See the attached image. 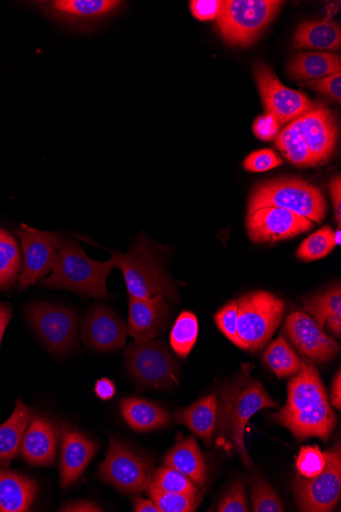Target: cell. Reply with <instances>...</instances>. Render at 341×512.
<instances>
[{"mask_svg": "<svg viewBox=\"0 0 341 512\" xmlns=\"http://www.w3.org/2000/svg\"><path fill=\"white\" fill-rule=\"evenodd\" d=\"M286 405L272 414L273 421L299 440L316 437L327 442L336 424V415L319 371L308 358L302 359L299 374L288 384Z\"/></svg>", "mask_w": 341, "mask_h": 512, "instance_id": "cell-1", "label": "cell"}, {"mask_svg": "<svg viewBox=\"0 0 341 512\" xmlns=\"http://www.w3.org/2000/svg\"><path fill=\"white\" fill-rule=\"evenodd\" d=\"M253 365H243L239 374L220 391L216 437L218 446L234 450L247 468L253 461L245 442V431L251 418L261 409L277 408L262 383L253 379Z\"/></svg>", "mask_w": 341, "mask_h": 512, "instance_id": "cell-2", "label": "cell"}, {"mask_svg": "<svg viewBox=\"0 0 341 512\" xmlns=\"http://www.w3.org/2000/svg\"><path fill=\"white\" fill-rule=\"evenodd\" d=\"M115 267L114 259L91 260L78 243L66 239L60 247L52 275L43 279L40 286L71 291L83 298L111 299L107 279Z\"/></svg>", "mask_w": 341, "mask_h": 512, "instance_id": "cell-3", "label": "cell"}, {"mask_svg": "<svg viewBox=\"0 0 341 512\" xmlns=\"http://www.w3.org/2000/svg\"><path fill=\"white\" fill-rule=\"evenodd\" d=\"M108 251L116 267L123 272L129 297L151 299L163 296L174 303L178 302L174 281L148 240L140 239L125 254Z\"/></svg>", "mask_w": 341, "mask_h": 512, "instance_id": "cell-4", "label": "cell"}, {"mask_svg": "<svg viewBox=\"0 0 341 512\" xmlns=\"http://www.w3.org/2000/svg\"><path fill=\"white\" fill-rule=\"evenodd\" d=\"M262 207L284 208L316 223L322 222L327 212L322 192L300 178H279L257 185L249 211Z\"/></svg>", "mask_w": 341, "mask_h": 512, "instance_id": "cell-5", "label": "cell"}, {"mask_svg": "<svg viewBox=\"0 0 341 512\" xmlns=\"http://www.w3.org/2000/svg\"><path fill=\"white\" fill-rule=\"evenodd\" d=\"M237 302V333L243 350L263 349L282 321L285 302L275 295L258 291L242 296Z\"/></svg>", "mask_w": 341, "mask_h": 512, "instance_id": "cell-6", "label": "cell"}, {"mask_svg": "<svg viewBox=\"0 0 341 512\" xmlns=\"http://www.w3.org/2000/svg\"><path fill=\"white\" fill-rule=\"evenodd\" d=\"M282 4L278 0H226L217 19L218 31L227 43L248 46L274 20Z\"/></svg>", "mask_w": 341, "mask_h": 512, "instance_id": "cell-7", "label": "cell"}, {"mask_svg": "<svg viewBox=\"0 0 341 512\" xmlns=\"http://www.w3.org/2000/svg\"><path fill=\"white\" fill-rule=\"evenodd\" d=\"M131 377L148 389H168L178 385L180 368L165 343H133L125 349Z\"/></svg>", "mask_w": 341, "mask_h": 512, "instance_id": "cell-8", "label": "cell"}, {"mask_svg": "<svg viewBox=\"0 0 341 512\" xmlns=\"http://www.w3.org/2000/svg\"><path fill=\"white\" fill-rule=\"evenodd\" d=\"M99 470L101 478L121 493L137 495L148 488L154 473V461L111 438L109 451Z\"/></svg>", "mask_w": 341, "mask_h": 512, "instance_id": "cell-9", "label": "cell"}, {"mask_svg": "<svg viewBox=\"0 0 341 512\" xmlns=\"http://www.w3.org/2000/svg\"><path fill=\"white\" fill-rule=\"evenodd\" d=\"M326 464L323 472L314 478L297 475L294 490L298 507L305 512L332 511L341 493V448L338 441L324 452Z\"/></svg>", "mask_w": 341, "mask_h": 512, "instance_id": "cell-10", "label": "cell"}, {"mask_svg": "<svg viewBox=\"0 0 341 512\" xmlns=\"http://www.w3.org/2000/svg\"><path fill=\"white\" fill-rule=\"evenodd\" d=\"M22 244L24 265L19 289L25 290L53 270L63 237L57 232L40 231L22 224L17 231Z\"/></svg>", "mask_w": 341, "mask_h": 512, "instance_id": "cell-11", "label": "cell"}, {"mask_svg": "<svg viewBox=\"0 0 341 512\" xmlns=\"http://www.w3.org/2000/svg\"><path fill=\"white\" fill-rule=\"evenodd\" d=\"M254 73L266 112L274 116L280 126L313 109L305 93L284 86L266 63L258 62Z\"/></svg>", "mask_w": 341, "mask_h": 512, "instance_id": "cell-12", "label": "cell"}, {"mask_svg": "<svg viewBox=\"0 0 341 512\" xmlns=\"http://www.w3.org/2000/svg\"><path fill=\"white\" fill-rule=\"evenodd\" d=\"M28 317L48 349L58 354L70 351L77 342V317L65 307L48 303L32 305Z\"/></svg>", "mask_w": 341, "mask_h": 512, "instance_id": "cell-13", "label": "cell"}, {"mask_svg": "<svg viewBox=\"0 0 341 512\" xmlns=\"http://www.w3.org/2000/svg\"><path fill=\"white\" fill-rule=\"evenodd\" d=\"M313 227L303 216L279 207H262L248 212L247 229L255 243H276L297 237Z\"/></svg>", "mask_w": 341, "mask_h": 512, "instance_id": "cell-14", "label": "cell"}, {"mask_svg": "<svg viewBox=\"0 0 341 512\" xmlns=\"http://www.w3.org/2000/svg\"><path fill=\"white\" fill-rule=\"evenodd\" d=\"M283 331L289 341L310 360L327 362L340 351L339 344L328 337L305 312L291 313L286 319Z\"/></svg>", "mask_w": 341, "mask_h": 512, "instance_id": "cell-15", "label": "cell"}, {"mask_svg": "<svg viewBox=\"0 0 341 512\" xmlns=\"http://www.w3.org/2000/svg\"><path fill=\"white\" fill-rule=\"evenodd\" d=\"M121 4L117 0H51L38 3L43 13L51 19L80 30H89Z\"/></svg>", "mask_w": 341, "mask_h": 512, "instance_id": "cell-16", "label": "cell"}, {"mask_svg": "<svg viewBox=\"0 0 341 512\" xmlns=\"http://www.w3.org/2000/svg\"><path fill=\"white\" fill-rule=\"evenodd\" d=\"M125 322L109 307L96 304L89 309L82 329L84 344L97 351H118L125 346Z\"/></svg>", "mask_w": 341, "mask_h": 512, "instance_id": "cell-17", "label": "cell"}, {"mask_svg": "<svg viewBox=\"0 0 341 512\" xmlns=\"http://www.w3.org/2000/svg\"><path fill=\"white\" fill-rule=\"evenodd\" d=\"M172 315L163 296L151 299L129 297V334L137 343L150 342L166 332Z\"/></svg>", "mask_w": 341, "mask_h": 512, "instance_id": "cell-18", "label": "cell"}, {"mask_svg": "<svg viewBox=\"0 0 341 512\" xmlns=\"http://www.w3.org/2000/svg\"><path fill=\"white\" fill-rule=\"evenodd\" d=\"M305 142L318 165L332 156L336 144V126L330 110L324 105L313 107L300 117Z\"/></svg>", "mask_w": 341, "mask_h": 512, "instance_id": "cell-19", "label": "cell"}, {"mask_svg": "<svg viewBox=\"0 0 341 512\" xmlns=\"http://www.w3.org/2000/svg\"><path fill=\"white\" fill-rule=\"evenodd\" d=\"M61 431V485L68 488L84 474L100 446L77 430L64 427Z\"/></svg>", "mask_w": 341, "mask_h": 512, "instance_id": "cell-20", "label": "cell"}, {"mask_svg": "<svg viewBox=\"0 0 341 512\" xmlns=\"http://www.w3.org/2000/svg\"><path fill=\"white\" fill-rule=\"evenodd\" d=\"M58 430L43 416L32 418L21 444V454L32 465H54L57 457Z\"/></svg>", "mask_w": 341, "mask_h": 512, "instance_id": "cell-21", "label": "cell"}, {"mask_svg": "<svg viewBox=\"0 0 341 512\" xmlns=\"http://www.w3.org/2000/svg\"><path fill=\"white\" fill-rule=\"evenodd\" d=\"M164 464L188 477L199 488H204L207 468L196 437L182 438L178 435L175 446L165 456Z\"/></svg>", "mask_w": 341, "mask_h": 512, "instance_id": "cell-22", "label": "cell"}, {"mask_svg": "<svg viewBox=\"0 0 341 512\" xmlns=\"http://www.w3.org/2000/svg\"><path fill=\"white\" fill-rule=\"evenodd\" d=\"M217 416L218 399L216 395H210L189 407L178 409L174 414V421L190 429L208 446H212Z\"/></svg>", "mask_w": 341, "mask_h": 512, "instance_id": "cell-23", "label": "cell"}, {"mask_svg": "<svg viewBox=\"0 0 341 512\" xmlns=\"http://www.w3.org/2000/svg\"><path fill=\"white\" fill-rule=\"evenodd\" d=\"M120 408L125 422L138 433L158 431L171 423L169 412L148 400L126 398L121 401Z\"/></svg>", "mask_w": 341, "mask_h": 512, "instance_id": "cell-24", "label": "cell"}, {"mask_svg": "<svg viewBox=\"0 0 341 512\" xmlns=\"http://www.w3.org/2000/svg\"><path fill=\"white\" fill-rule=\"evenodd\" d=\"M37 493L34 480L0 470V512L29 511Z\"/></svg>", "mask_w": 341, "mask_h": 512, "instance_id": "cell-25", "label": "cell"}, {"mask_svg": "<svg viewBox=\"0 0 341 512\" xmlns=\"http://www.w3.org/2000/svg\"><path fill=\"white\" fill-rule=\"evenodd\" d=\"M34 411L18 400L9 420L0 426V465L9 467L19 454L24 434L32 421Z\"/></svg>", "mask_w": 341, "mask_h": 512, "instance_id": "cell-26", "label": "cell"}, {"mask_svg": "<svg viewBox=\"0 0 341 512\" xmlns=\"http://www.w3.org/2000/svg\"><path fill=\"white\" fill-rule=\"evenodd\" d=\"M340 45V27L330 20L305 22L295 34L296 49L335 52L340 49Z\"/></svg>", "mask_w": 341, "mask_h": 512, "instance_id": "cell-27", "label": "cell"}, {"mask_svg": "<svg viewBox=\"0 0 341 512\" xmlns=\"http://www.w3.org/2000/svg\"><path fill=\"white\" fill-rule=\"evenodd\" d=\"M288 71L295 79H321L341 72V58L331 53H301L291 59Z\"/></svg>", "mask_w": 341, "mask_h": 512, "instance_id": "cell-28", "label": "cell"}, {"mask_svg": "<svg viewBox=\"0 0 341 512\" xmlns=\"http://www.w3.org/2000/svg\"><path fill=\"white\" fill-rule=\"evenodd\" d=\"M276 147L291 164L300 168L318 166L305 142L300 118L288 123L277 135Z\"/></svg>", "mask_w": 341, "mask_h": 512, "instance_id": "cell-29", "label": "cell"}, {"mask_svg": "<svg viewBox=\"0 0 341 512\" xmlns=\"http://www.w3.org/2000/svg\"><path fill=\"white\" fill-rule=\"evenodd\" d=\"M263 361L278 378L296 376L302 368V359L283 337L267 348Z\"/></svg>", "mask_w": 341, "mask_h": 512, "instance_id": "cell-30", "label": "cell"}, {"mask_svg": "<svg viewBox=\"0 0 341 512\" xmlns=\"http://www.w3.org/2000/svg\"><path fill=\"white\" fill-rule=\"evenodd\" d=\"M21 269L18 244L8 231L0 229V288L9 290L16 282Z\"/></svg>", "mask_w": 341, "mask_h": 512, "instance_id": "cell-31", "label": "cell"}, {"mask_svg": "<svg viewBox=\"0 0 341 512\" xmlns=\"http://www.w3.org/2000/svg\"><path fill=\"white\" fill-rule=\"evenodd\" d=\"M199 337V321L196 315L183 311L174 323L170 335V343L174 352L180 358H186Z\"/></svg>", "mask_w": 341, "mask_h": 512, "instance_id": "cell-32", "label": "cell"}, {"mask_svg": "<svg viewBox=\"0 0 341 512\" xmlns=\"http://www.w3.org/2000/svg\"><path fill=\"white\" fill-rule=\"evenodd\" d=\"M307 312L314 316L319 328L324 330L326 321L333 316L341 315L340 286L307 297L303 300Z\"/></svg>", "mask_w": 341, "mask_h": 512, "instance_id": "cell-33", "label": "cell"}, {"mask_svg": "<svg viewBox=\"0 0 341 512\" xmlns=\"http://www.w3.org/2000/svg\"><path fill=\"white\" fill-rule=\"evenodd\" d=\"M148 487L167 493L202 495L200 488L188 477L166 464L154 471Z\"/></svg>", "mask_w": 341, "mask_h": 512, "instance_id": "cell-34", "label": "cell"}, {"mask_svg": "<svg viewBox=\"0 0 341 512\" xmlns=\"http://www.w3.org/2000/svg\"><path fill=\"white\" fill-rule=\"evenodd\" d=\"M160 512H193L202 502V495L167 493L151 487L146 488Z\"/></svg>", "mask_w": 341, "mask_h": 512, "instance_id": "cell-35", "label": "cell"}, {"mask_svg": "<svg viewBox=\"0 0 341 512\" xmlns=\"http://www.w3.org/2000/svg\"><path fill=\"white\" fill-rule=\"evenodd\" d=\"M253 510L255 512H283L284 505L275 489L262 477L250 480Z\"/></svg>", "mask_w": 341, "mask_h": 512, "instance_id": "cell-36", "label": "cell"}, {"mask_svg": "<svg viewBox=\"0 0 341 512\" xmlns=\"http://www.w3.org/2000/svg\"><path fill=\"white\" fill-rule=\"evenodd\" d=\"M335 246L333 230L324 226L301 244L297 255L301 260L315 261L329 255Z\"/></svg>", "mask_w": 341, "mask_h": 512, "instance_id": "cell-37", "label": "cell"}, {"mask_svg": "<svg viewBox=\"0 0 341 512\" xmlns=\"http://www.w3.org/2000/svg\"><path fill=\"white\" fill-rule=\"evenodd\" d=\"M296 464L299 475L314 478L323 472L326 458L318 446H306L301 449Z\"/></svg>", "mask_w": 341, "mask_h": 512, "instance_id": "cell-38", "label": "cell"}, {"mask_svg": "<svg viewBox=\"0 0 341 512\" xmlns=\"http://www.w3.org/2000/svg\"><path fill=\"white\" fill-rule=\"evenodd\" d=\"M216 323L223 335L239 348H243L237 333L238 308L237 302L231 301L215 316Z\"/></svg>", "mask_w": 341, "mask_h": 512, "instance_id": "cell-39", "label": "cell"}, {"mask_svg": "<svg viewBox=\"0 0 341 512\" xmlns=\"http://www.w3.org/2000/svg\"><path fill=\"white\" fill-rule=\"evenodd\" d=\"M249 502L245 486L236 481L219 502L216 511L219 512H248Z\"/></svg>", "mask_w": 341, "mask_h": 512, "instance_id": "cell-40", "label": "cell"}, {"mask_svg": "<svg viewBox=\"0 0 341 512\" xmlns=\"http://www.w3.org/2000/svg\"><path fill=\"white\" fill-rule=\"evenodd\" d=\"M283 164L282 159L272 150L266 149L252 153L243 163L250 172H266Z\"/></svg>", "mask_w": 341, "mask_h": 512, "instance_id": "cell-41", "label": "cell"}, {"mask_svg": "<svg viewBox=\"0 0 341 512\" xmlns=\"http://www.w3.org/2000/svg\"><path fill=\"white\" fill-rule=\"evenodd\" d=\"M190 11L200 21L217 20L224 8V0H191Z\"/></svg>", "mask_w": 341, "mask_h": 512, "instance_id": "cell-42", "label": "cell"}, {"mask_svg": "<svg viewBox=\"0 0 341 512\" xmlns=\"http://www.w3.org/2000/svg\"><path fill=\"white\" fill-rule=\"evenodd\" d=\"M307 85L314 90L323 93L336 103L341 101V72L327 77L309 80Z\"/></svg>", "mask_w": 341, "mask_h": 512, "instance_id": "cell-43", "label": "cell"}, {"mask_svg": "<svg viewBox=\"0 0 341 512\" xmlns=\"http://www.w3.org/2000/svg\"><path fill=\"white\" fill-rule=\"evenodd\" d=\"M279 129V122L274 116L267 113L258 117L253 127L255 135L264 142L273 141L277 137Z\"/></svg>", "mask_w": 341, "mask_h": 512, "instance_id": "cell-44", "label": "cell"}, {"mask_svg": "<svg viewBox=\"0 0 341 512\" xmlns=\"http://www.w3.org/2000/svg\"><path fill=\"white\" fill-rule=\"evenodd\" d=\"M329 190L331 194V200L333 204V209L335 213V219L337 221L338 226L340 227L341 223V178L340 176H336L331 179L329 184Z\"/></svg>", "mask_w": 341, "mask_h": 512, "instance_id": "cell-45", "label": "cell"}, {"mask_svg": "<svg viewBox=\"0 0 341 512\" xmlns=\"http://www.w3.org/2000/svg\"><path fill=\"white\" fill-rule=\"evenodd\" d=\"M94 392L104 401L111 400L116 394V385L111 380L104 378L96 382Z\"/></svg>", "mask_w": 341, "mask_h": 512, "instance_id": "cell-46", "label": "cell"}, {"mask_svg": "<svg viewBox=\"0 0 341 512\" xmlns=\"http://www.w3.org/2000/svg\"><path fill=\"white\" fill-rule=\"evenodd\" d=\"M61 511L66 512H97L103 511L100 506H97L91 501H78L68 503L62 506Z\"/></svg>", "mask_w": 341, "mask_h": 512, "instance_id": "cell-47", "label": "cell"}, {"mask_svg": "<svg viewBox=\"0 0 341 512\" xmlns=\"http://www.w3.org/2000/svg\"><path fill=\"white\" fill-rule=\"evenodd\" d=\"M133 502V511L135 512H160L157 505L151 499H144L140 496H135L132 499Z\"/></svg>", "mask_w": 341, "mask_h": 512, "instance_id": "cell-48", "label": "cell"}, {"mask_svg": "<svg viewBox=\"0 0 341 512\" xmlns=\"http://www.w3.org/2000/svg\"><path fill=\"white\" fill-rule=\"evenodd\" d=\"M12 316L13 314L10 305L0 303V344H2L4 334Z\"/></svg>", "mask_w": 341, "mask_h": 512, "instance_id": "cell-49", "label": "cell"}, {"mask_svg": "<svg viewBox=\"0 0 341 512\" xmlns=\"http://www.w3.org/2000/svg\"><path fill=\"white\" fill-rule=\"evenodd\" d=\"M331 402L332 405L340 410L341 408V372L338 370L336 377L331 385Z\"/></svg>", "mask_w": 341, "mask_h": 512, "instance_id": "cell-50", "label": "cell"}, {"mask_svg": "<svg viewBox=\"0 0 341 512\" xmlns=\"http://www.w3.org/2000/svg\"><path fill=\"white\" fill-rule=\"evenodd\" d=\"M328 330L337 338L341 336V315L330 317L327 321Z\"/></svg>", "mask_w": 341, "mask_h": 512, "instance_id": "cell-51", "label": "cell"}, {"mask_svg": "<svg viewBox=\"0 0 341 512\" xmlns=\"http://www.w3.org/2000/svg\"><path fill=\"white\" fill-rule=\"evenodd\" d=\"M340 238H341V231H340V227H339L336 231H333V241L336 246L340 245V243H341Z\"/></svg>", "mask_w": 341, "mask_h": 512, "instance_id": "cell-52", "label": "cell"}, {"mask_svg": "<svg viewBox=\"0 0 341 512\" xmlns=\"http://www.w3.org/2000/svg\"><path fill=\"white\" fill-rule=\"evenodd\" d=\"M0 345H2V344H0Z\"/></svg>", "mask_w": 341, "mask_h": 512, "instance_id": "cell-53", "label": "cell"}]
</instances>
